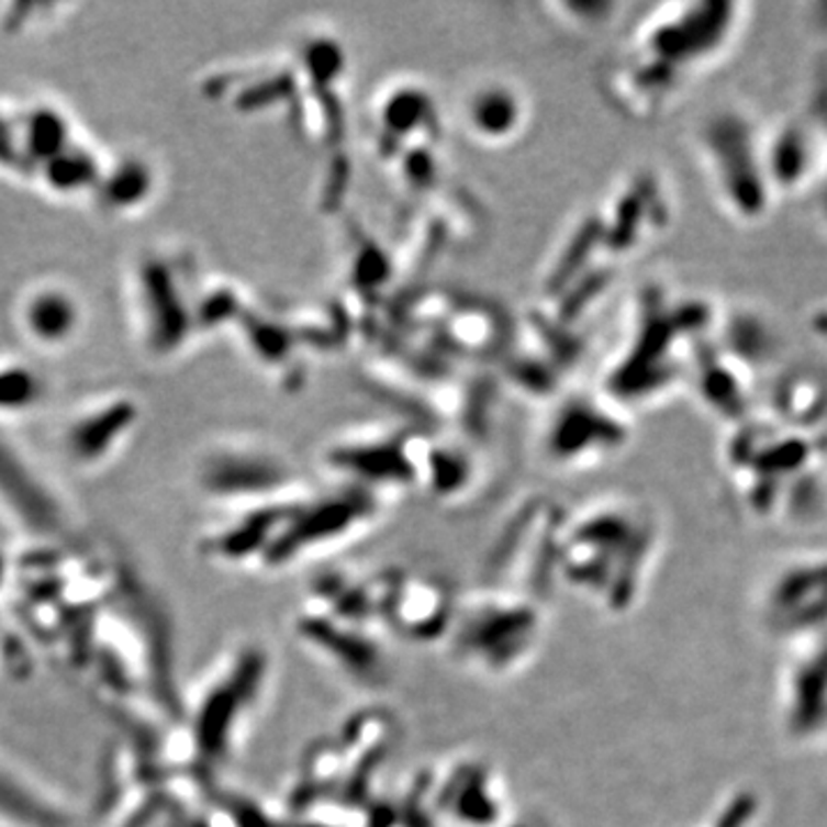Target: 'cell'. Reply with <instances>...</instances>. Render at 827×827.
I'll return each instance as SVG.
<instances>
[{
	"label": "cell",
	"instance_id": "cell-1",
	"mask_svg": "<svg viewBox=\"0 0 827 827\" xmlns=\"http://www.w3.org/2000/svg\"><path fill=\"white\" fill-rule=\"evenodd\" d=\"M568 519L557 543V578L605 614H625L644 591L650 532L635 511L597 509Z\"/></svg>",
	"mask_w": 827,
	"mask_h": 827
},
{
	"label": "cell",
	"instance_id": "cell-2",
	"mask_svg": "<svg viewBox=\"0 0 827 827\" xmlns=\"http://www.w3.org/2000/svg\"><path fill=\"white\" fill-rule=\"evenodd\" d=\"M540 635V600L483 586L462 603L458 600L446 637L458 664L485 679H501L534 658Z\"/></svg>",
	"mask_w": 827,
	"mask_h": 827
},
{
	"label": "cell",
	"instance_id": "cell-3",
	"mask_svg": "<svg viewBox=\"0 0 827 827\" xmlns=\"http://www.w3.org/2000/svg\"><path fill=\"white\" fill-rule=\"evenodd\" d=\"M456 603L444 582L407 572H380V625L410 641L446 637Z\"/></svg>",
	"mask_w": 827,
	"mask_h": 827
},
{
	"label": "cell",
	"instance_id": "cell-4",
	"mask_svg": "<svg viewBox=\"0 0 827 827\" xmlns=\"http://www.w3.org/2000/svg\"><path fill=\"white\" fill-rule=\"evenodd\" d=\"M446 780L433 782L431 812L448 827H496L501 820V786L496 774L483 763L462 761Z\"/></svg>",
	"mask_w": 827,
	"mask_h": 827
},
{
	"label": "cell",
	"instance_id": "cell-5",
	"mask_svg": "<svg viewBox=\"0 0 827 827\" xmlns=\"http://www.w3.org/2000/svg\"><path fill=\"white\" fill-rule=\"evenodd\" d=\"M812 124L816 127L818 143H820V175H818V178L827 182V77H825L820 92H818V102H816ZM823 200H825V210H827V185L823 187Z\"/></svg>",
	"mask_w": 827,
	"mask_h": 827
},
{
	"label": "cell",
	"instance_id": "cell-6",
	"mask_svg": "<svg viewBox=\"0 0 827 827\" xmlns=\"http://www.w3.org/2000/svg\"><path fill=\"white\" fill-rule=\"evenodd\" d=\"M812 329H814V334L827 345V304L814 313V317H812Z\"/></svg>",
	"mask_w": 827,
	"mask_h": 827
}]
</instances>
